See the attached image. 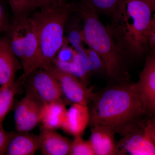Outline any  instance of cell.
Instances as JSON below:
<instances>
[{
    "instance_id": "6da1fadb",
    "label": "cell",
    "mask_w": 155,
    "mask_h": 155,
    "mask_svg": "<svg viewBox=\"0 0 155 155\" xmlns=\"http://www.w3.org/2000/svg\"><path fill=\"white\" fill-rule=\"evenodd\" d=\"M91 102L89 125L107 126L120 135L149 113L134 83L120 82L108 86L94 93Z\"/></svg>"
},
{
    "instance_id": "7a4b0ae2",
    "label": "cell",
    "mask_w": 155,
    "mask_h": 155,
    "mask_svg": "<svg viewBox=\"0 0 155 155\" xmlns=\"http://www.w3.org/2000/svg\"><path fill=\"white\" fill-rule=\"evenodd\" d=\"M153 12L146 0H120L108 29L123 56L138 57L148 49Z\"/></svg>"
},
{
    "instance_id": "3957f363",
    "label": "cell",
    "mask_w": 155,
    "mask_h": 155,
    "mask_svg": "<svg viewBox=\"0 0 155 155\" xmlns=\"http://www.w3.org/2000/svg\"><path fill=\"white\" fill-rule=\"evenodd\" d=\"M74 7L56 0L30 17L38 40L39 69H46L53 64L66 40L65 26Z\"/></svg>"
},
{
    "instance_id": "277c9868",
    "label": "cell",
    "mask_w": 155,
    "mask_h": 155,
    "mask_svg": "<svg viewBox=\"0 0 155 155\" xmlns=\"http://www.w3.org/2000/svg\"><path fill=\"white\" fill-rule=\"evenodd\" d=\"M76 8L83 22L81 35L84 43L100 56L108 76L113 80H120L124 56L114 37L95 10L83 3Z\"/></svg>"
},
{
    "instance_id": "5b68a950",
    "label": "cell",
    "mask_w": 155,
    "mask_h": 155,
    "mask_svg": "<svg viewBox=\"0 0 155 155\" xmlns=\"http://www.w3.org/2000/svg\"><path fill=\"white\" fill-rule=\"evenodd\" d=\"M7 32L11 49L23 68V74L17 81L20 85L32 72L39 69L38 40L30 17L27 14L15 17Z\"/></svg>"
},
{
    "instance_id": "8992f818",
    "label": "cell",
    "mask_w": 155,
    "mask_h": 155,
    "mask_svg": "<svg viewBox=\"0 0 155 155\" xmlns=\"http://www.w3.org/2000/svg\"><path fill=\"white\" fill-rule=\"evenodd\" d=\"M147 114L121 134L122 138L116 143V155H155V143L147 126Z\"/></svg>"
},
{
    "instance_id": "52a82bcc",
    "label": "cell",
    "mask_w": 155,
    "mask_h": 155,
    "mask_svg": "<svg viewBox=\"0 0 155 155\" xmlns=\"http://www.w3.org/2000/svg\"><path fill=\"white\" fill-rule=\"evenodd\" d=\"M58 81L65 103L79 104L88 106L94 96L92 88H89L74 75L64 72L52 64L46 68Z\"/></svg>"
},
{
    "instance_id": "ba28073f",
    "label": "cell",
    "mask_w": 155,
    "mask_h": 155,
    "mask_svg": "<svg viewBox=\"0 0 155 155\" xmlns=\"http://www.w3.org/2000/svg\"><path fill=\"white\" fill-rule=\"evenodd\" d=\"M44 104L28 91L15 108L14 119L17 132L26 133L41 123Z\"/></svg>"
},
{
    "instance_id": "9c48e42d",
    "label": "cell",
    "mask_w": 155,
    "mask_h": 155,
    "mask_svg": "<svg viewBox=\"0 0 155 155\" xmlns=\"http://www.w3.org/2000/svg\"><path fill=\"white\" fill-rule=\"evenodd\" d=\"M40 69L34 71L27 78L26 91L32 94L44 104L55 101L64 102L55 78L47 70Z\"/></svg>"
},
{
    "instance_id": "30bf717a",
    "label": "cell",
    "mask_w": 155,
    "mask_h": 155,
    "mask_svg": "<svg viewBox=\"0 0 155 155\" xmlns=\"http://www.w3.org/2000/svg\"><path fill=\"white\" fill-rule=\"evenodd\" d=\"M137 90L149 113L155 111V54L148 56L138 81L134 83Z\"/></svg>"
},
{
    "instance_id": "8fae6325",
    "label": "cell",
    "mask_w": 155,
    "mask_h": 155,
    "mask_svg": "<svg viewBox=\"0 0 155 155\" xmlns=\"http://www.w3.org/2000/svg\"><path fill=\"white\" fill-rule=\"evenodd\" d=\"M22 67L11 49L8 38H0V86H9L15 82L16 73Z\"/></svg>"
},
{
    "instance_id": "7c38bea8",
    "label": "cell",
    "mask_w": 155,
    "mask_h": 155,
    "mask_svg": "<svg viewBox=\"0 0 155 155\" xmlns=\"http://www.w3.org/2000/svg\"><path fill=\"white\" fill-rule=\"evenodd\" d=\"M39 149L45 155L69 154L72 141L55 131L40 126Z\"/></svg>"
},
{
    "instance_id": "4fadbf2b",
    "label": "cell",
    "mask_w": 155,
    "mask_h": 155,
    "mask_svg": "<svg viewBox=\"0 0 155 155\" xmlns=\"http://www.w3.org/2000/svg\"><path fill=\"white\" fill-rule=\"evenodd\" d=\"M90 121L88 106L73 104L67 110L61 128L66 133L75 137L82 135Z\"/></svg>"
},
{
    "instance_id": "5bb4252c",
    "label": "cell",
    "mask_w": 155,
    "mask_h": 155,
    "mask_svg": "<svg viewBox=\"0 0 155 155\" xmlns=\"http://www.w3.org/2000/svg\"><path fill=\"white\" fill-rule=\"evenodd\" d=\"M116 134L110 127L97 125L91 127L89 140L95 155H116Z\"/></svg>"
},
{
    "instance_id": "9a60e30c",
    "label": "cell",
    "mask_w": 155,
    "mask_h": 155,
    "mask_svg": "<svg viewBox=\"0 0 155 155\" xmlns=\"http://www.w3.org/2000/svg\"><path fill=\"white\" fill-rule=\"evenodd\" d=\"M38 136L16 132L9 142L7 155H33L39 149Z\"/></svg>"
},
{
    "instance_id": "2e32d148",
    "label": "cell",
    "mask_w": 155,
    "mask_h": 155,
    "mask_svg": "<svg viewBox=\"0 0 155 155\" xmlns=\"http://www.w3.org/2000/svg\"><path fill=\"white\" fill-rule=\"evenodd\" d=\"M67 111L65 103L63 101L44 104L42 111L41 125L52 130L61 128Z\"/></svg>"
},
{
    "instance_id": "e0dca14e",
    "label": "cell",
    "mask_w": 155,
    "mask_h": 155,
    "mask_svg": "<svg viewBox=\"0 0 155 155\" xmlns=\"http://www.w3.org/2000/svg\"><path fill=\"white\" fill-rule=\"evenodd\" d=\"M19 85L15 81L10 86L0 89V128H4L3 122L12 107Z\"/></svg>"
},
{
    "instance_id": "ac0fdd59",
    "label": "cell",
    "mask_w": 155,
    "mask_h": 155,
    "mask_svg": "<svg viewBox=\"0 0 155 155\" xmlns=\"http://www.w3.org/2000/svg\"><path fill=\"white\" fill-rule=\"evenodd\" d=\"M81 29L77 26L72 27L69 31L67 38L69 44L81 58L87 72L90 73L91 71L89 62L87 49L83 45L84 42L81 37Z\"/></svg>"
},
{
    "instance_id": "d6986e66",
    "label": "cell",
    "mask_w": 155,
    "mask_h": 155,
    "mask_svg": "<svg viewBox=\"0 0 155 155\" xmlns=\"http://www.w3.org/2000/svg\"><path fill=\"white\" fill-rule=\"evenodd\" d=\"M120 0H84L83 3L95 10L98 14L101 13L112 16L116 11Z\"/></svg>"
},
{
    "instance_id": "ffe728a7",
    "label": "cell",
    "mask_w": 155,
    "mask_h": 155,
    "mask_svg": "<svg viewBox=\"0 0 155 155\" xmlns=\"http://www.w3.org/2000/svg\"><path fill=\"white\" fill-rule=\"evenodd\" d=\"M82 136L78 135L74 137L69 155H95L89 140L84 139Z\"/></svg>"
},
{
    "instance_id": "44dd1931",
    "label": "cell",
    "mask_w": 155,
    "mask_h": 155,
    "mask_svg": "<svg viewBox=\"0 0 155 155\" xmlns=\"http://www.w3.org/2000/svg\"><path fill=\"white\" fill-rule=\"evenodd\" d=\"M14 17L26 15L31 11L29 0H8Z\"/></svg>"
},
{
    "instance_id": "7402d4cb",
    "label": "cell",
    "mask_w": 155,
    "mask_h": 155,
    "mask_svg": "<svg viewBox=\"0 0 155 155\" xmlns=\"http://www.w3.org/2000/svg\"><path fill=\"white\" fill-rule=\"evenodd\" d=\"M16 132H7L4 128H0V155L6 154L9 142Z\"/></svg>"
},
{
    "instance_id": "603a6c76",
    "label": "cell",
    "mask_w": 155,
    "mask_h": 155,
    "mask_svg": "<svg viewBox=\"0 0 155 155\" xmlns=\"http://www.w3.org/2000/svg\"><path fill=\"white\" fill-rule=\"evenodd\" d=\"M5 7L0 1V35L3 32H7L10 26Z\"/></svg>"
},
{
    "instance_id": "cb8c5ba5",
    "label": "cell",
    "mask_w": 155,
    "mask_h": 155,
    "mask_svg": "<svg viewBox=\"0 0 155 155\" xmlns=\"http://www.w3.org/2000/svg\"><path fill=\"white\" fill-rule=\"evenodd\" d=\"M56 0H29L30 10L41 9L49 6Z\"/></svg>"
},
{
    "instance_id": "d4e9b609",
    "label": "cell",
    "mask_w": 155,
    "mask_h": 155,
    "mask_svg": "<svg viewBox=\"0 0 155 155\" xmlns=\"http://www.w3.org/2000/svg\"><path fill=\"white\" fill-rule=\"evenodd\" d=\"M148 129L155 143V112L149 113L147 115Z\"/></svg>"
},
{
    "instance_id": "484cf974",
    "label": "cell",
    "mask_w": 155,
    "mask_h": 155,
    "mask_svg": "<svg viewBox=\"0 0 155 155\" xmlns=\"http://www.w3.org/2000/svg\"><path fill=\"white\" fill-rule=\"evenodd\" d=\"M148 49L151 54H155V30L150 31L148 36Z\"/></svg>"
},
{
    "instance_id": "4316f807",
    "label": "cell",
    "mask_w": 155,
    "mask_h": 155,
    "mask_svg": "<svg viewBox=\"0 0 155 155\" xmlns=\"http://www.w3.org/2000/svg\"><path fill=\"white\" fill-rule=\"evenodd\" d=\"M155 30V13L153 14L152 19L151 22L150 31Z\"/></svg>"
},
{
    "instance_id": "83f0119b",
    "label": "cell",
    "mask_w": 155,
    "mask_h": 155,
    "mask_svg": "<svg viewBox=\"0 0 155 155\" xmlns=\"http://www.w3.org/2000/svg\"><path fill=\"white\" fill-rule=\"evenodd\" d=\"M146 1L150 6L154 14L155 13V0H146Z\"/></svg>"
},
{
    "instance_id": "f1b7e54d",
    "label": "cell",
    "mask_w": 155,
    "mask_h": 155,
    "mask_svg": "<svg viewBox=\"0 0 155 155\" xmlns=\"http://www.w3.org/2000/svg\"><path fill=\"white\" fill-rule=\"evenodd\" d=\"M1 86H0V89H1Z\"/></svg>"
},
{
    "instance_id": "f546056e",
    "label": "cell",
    "mask_w": 155,
    "mask_h": 155,
    "mask_svg": "<svg viewBox=\"0 0 155 155\" xmlns=\"http://www.w3.org/2000/svg\"><path fill=\"white\" fill-rule=\"evenodd\" d=\"M155 112V111H154V112Z\"/></svg>"
}]
</instances>
